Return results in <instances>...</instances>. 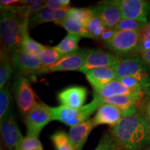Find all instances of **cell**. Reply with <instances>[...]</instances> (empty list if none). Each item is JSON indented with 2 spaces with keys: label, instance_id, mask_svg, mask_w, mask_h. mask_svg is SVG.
Returning <instances> with one entry per match:
<instances>
[{
  "label": "cell",
  "instance_id": "10",
  "mask_svg": "<svg viewBox=\"0 0 150 150\" xmlns=\"http://www.w3.org/2000/svg\"><path fill=\"white\" fill-rule=\"evenodd\" d=\"M1 134L7 149L20 150L24 138L13 111L1 121Z\"/></svg>",
  "mask_w": 150,
  "mask_h": 150
},
{
  "label": "cell",
  "instance_id": "12",
  "mask_svg": "<svg viewBox=\"0 0 150 150\" xmlns=\"http://www.w3.org/2000/svg\"><path fill=\"white\" fill-rule=\"evenodd\" d=\"M120 61L119 58L109 52L100 49H90L87 50L84 64L79 72L86 74L89 71L101 67H112Z\"/></svg>",
  "mask_w": 150,
  "mask_h": 150
},
{
  "label": "cell",
  "instance_id": "46",
  "mask_svg": "<svg viewBox=\"0 0 150 150\" xmlns=\"http://www.w3.org/2000/svg\"><path fill=\"white\" fill-rule=\"evenodd\" d=\"M73 150H75V149H73Z\"/></svg>",
  "mask_w": 150,
  "mask_h": 150
},
{
  "label": "cell",
  "instance_id": "4",
  "mask_svg": "<svg viewBox=\"0 0 150 150\" xmlns=\"http://www.w3.org/2000/svg\"><path fill=\"white\" fill-rule=\"evenodd\" d=\"M52 120V107L43 102H37L25 115L27 136L38 138L43 128Z\"/></svg>",
  "mask_w": 150,
  "mask_h": 150
},
{
  "label": "cell",
  "instance_id": "37",
  "mask_svg": "<svg viewBox=\"0 0 150 150\" xmlns=\"http://www.w3.org/2000/svg\"><path fill=\"white\" fill-rule=\"evenodd\" d=\"M20 0H1V6H13L14 4H20Z\"/></svg>",
  "mask_w": 150,
  "mask_h": 150
},
{
  "label": "cell",
  "instance_id": "16",
  "mask_svg": "<svg viewBox=\"0 0 150 150\" xmlns=\"http://www.w3.org/2000/svg\"><path fill=\"white\" fill-rule=\"evenodd\" d=\"M94 127L95 125L93 119H89L83 122L70 127L69 138L74 149H82Z\"/></svg>",
  "mask_w": 150,
  "mask_h": 150
},
{
  "label": "cell",
  "instance_id": "30",
  "mask_svg": "<svg viewBox=\"0 0 150 150\" xmlns=\"http://www.w3.org/2000/svg\"><path fill=\"white\" fill-rule=\"evenodd\" d=\"M95 150H116V143L111 133L104 134Z\"/></svg>",
  "mask_w": 150,
  "mask_h": 150
},
{
  "label": "cell",
  "instance_id": "20",
  "mask_svg": "<svg viewBox=\"0 0 150 150\" xmlns=\"http://www.w3.org/2000/svg\"><path fill=\"white\" fill-rule=\"evenodd\" d=\"M142 91H138L131 95H119L106 99L102 98V102L103 104H112L121 110H124L136 104V103L142 98Z\"/></svg>",
  "mask_w": 150,
  "mask_h": 150
},
{
  "label": "cell",
  "instance_id": "9",
  "mask_svg": "<svg viewBox=\"0 0 150 150\" xmlns=\"http://www.w3.org/2000/svg\"><path fill=\"white\" fill-rule=\"evenodd\" d=\"M14 91L19 109L26 115L37 103L29 80L24 76L17 78L14 84Z\"/></svg>",
  "mask_w": 150,
  "mask_h": 150
},
{
  "label": "cell",
  "instance_id": "15",
  "mask_svg": "<svg viewBox=\"0 0 150 150\" xmlns=\"http://www.w3.org/2000/svg\"><path fill=\"white\" fill-rule=\"evenodd\" d=\"M122 118V110L117 106L110 104H103L99 106L93 119L95 127L102 125L115 126Z\"/></svg>",
  "mask_w": 150,
  "mask_h": 150
},
{
  "label": "cell",
  "instance_id": "29",
  "mask_svg": "<svg viewBox=\"0 0 150 150\" xmlns=\"http://www.w3.org/2000/svg\"><path fill=\"white\" fill-rule=\"evenodd\" d=\"M147 23L136 21L134 20L122 19L121 21L114 28L116 31H131L140 32L142 29L146 27Z\"/></svg>",
  "mask_w": 150,
  "mask_h": 150
},
{
  "label": "cell",
  "instance_id": "43",
  "mask_svg": "<svg viewBox=\"0 0 150 150\" xmlns=\"http://www.w3.org/2000/svg\"><path fill=\"white\" fill-rule=\"evenodd\" d=\"M145 150H150V147H148V148H147V149H146Z\"/></svg>",
  "mask_w": 150,
  "mask_h": 150
},
{
  "label": "cell",
  "instance_id": "24",
  "mask_svg": "<svg viewBox=\"0 0 150 150\" xmlns=\"http://www.w3.org/2000/svg\"><path fill=\"white\" fill-rule=\"evenodd\" d=\"M62 57L56 49L52 47L45 46L39 55L42 67H49L54 65Z\"/></svg>",
  "mask_w": 150,
  "mask_h": 150
},
{
  "label": "cell",
  "instance_id": "39",
  "mask_svg": "<svg viewBox=\"0 0 150 150\" xmlns=\"http://www.w3.org/2000/svg\"><path fill=\"white\" fill-rule=\"evenodd\" d=\"M142 59L144 61L150 65V50L142 54Z\"/></svg>",
  "mask_w": 150,
  "mask_h": 150
},
{
  "label": "cell",
  "instance_id": "23",
  "mask_svg": "<svg viewBox=\"0 0 150 150\" xmlns=\"http://www.w3.org/2000/svg\"><path fill=\"white\" fill-rule=\"evenodd\" d=\"M13 67L9 60V55L1 52L0 62V89L6 86L7 81L12 75Z\"/></svg>",
  "mask_w": 150,
  "mask_h": 150
},
{
  "label": "cell",
  "instance_id": "26",
  "mask_svg": "<svg viewBox=\"0 0 150 150\" xmlns=\"http://www.w3.org/2000/svg\"><path fill=\"white\" fill-rule=\"evenodd\" d=\"M94 16H95V13L92 8H70L68 11L67 18L77 20L84 24L86 27L88 22Z\"/></svg>",
  "mask_w": 150,
  "mask_h": 150
},
{
  "label": "cell",
  "instance_id": "3",
  "mask_svg": "<svg viewBox=\"0 0 150 150\" xmlns=\"http://www.w3.org/2000/svg\"><path fill=\"white\" fill-rule=\"evenodd\" d=\"M93 100L91 102L78 109L62 105L52 107L54 120L59 121L67 126L72 127L89 120L92 114L96 110H98L99 106L103 104L102 97L95 93H93Z\"/></svg>",
  "mask_w": 150,
  "mask_h": 150
},
{
  "label": "cell",
  "instance_id": "7",
  "mask_svg": "<svg viewBox=\"0 0 150 150\" xmlns=\"http://www.w3.org/2000/svg\"><path fill=\"white\" fill-rule=\"evenodd\" d=\"M108 3L120 9L122 19L134 20L147 23L150 3L143 0H112Z\"/></svg>",
  "mask_w": 150,
  "mask_h": 150
},
{
  "label": "cell",
  "instance_id": "13",
  "mask_svg": "<svg viewBox=\"0 0 150 150\" xmlns=\"http://www.w3.org/2000/svg\"><path fill=\"white\" fill-rule=\"evenodd\" d=\"M87 93V89L83 86H70L60 92L58 99L62 106L78 109L83 106Z\"/></svg>",
  "mask_w": 150,
  "mask_h": 150
},
{
  "label": "cell",
  "instance_id": "14",
  "mask_svg": "<svg viewBox=\"0 0 150 150\" xmlns=\"http://www.w3.org/2000/svg\"><path fill=\"white\" fill-rule=\"evenodd\" d=\"M92 9L95 16L100 19L103 25L106 28L114 29L122 19L120 9L107 1H101L98 6Z\"/></svg>",
  "mask_w": 150,
  "mask_h": 150
},
{
  "label": "cell",
  "instance_id": "2",
  "mask_svg": "<svg viewBox=\"0 0 150 150\" xmlns=\"http://www.w3.org/2000/svg\"><path fill=\"white\" fill-rule=\"evenodd\" d=\"M29 19L5 11H1L0 32L2 43L1 52L12 55L21 47L25 33L29 31Z\"/></svg>",
  "mask_w": 150,
  "mask_h": 150
},
{
  "label": "cell",
  "instance_id": "32",
  "mask_svg": "<svg viewBox=\"0 0 150 150\" xmlns=\"http://www.w3.org/2000/svg\"><path fill=\"white\" fill-rule=\"evenodd\" d=\"M41 147H42V146L38 138L27 136L24 138L20 150H33Z\"/></svg>",
  "mask_w": 150,
  "mask_h": 150
},
{
  "label": "cell",
  "instance_id": "31",
  "mask_svg": "<svg viewBox=\"0 0 150 150\" xmlns=\"http://www.w3.org/2000/svg\"><path fill=\"white\" fill-rule=\"evenodd\" d=\"M117 80L120 81L125 87L132 91H142V90L147 88L134 76H127Z\"/></svg>",
  "mask_w": 150,
  "mask_h": 150
},
{
  "label": "cell",
  "instance_id": "1",
  "mask_svg": "<svg viewBox=\"0 0 150 150\" xmlns=\"http://www.w3.org/2000/svg\"><path fill=\"white\" fill-rule=\"evenodd\" d=\"M116 147L121 150H142L150 146V129L140 113L122 117L111 127Z\"/></svg>",
  "mask_w": 150,
  "mask_h": 150
},
{
  "label": "cell",
  "instance_id": "34",
  "mask_svg": "<svg viewBox=\"0 0 150 150\" xmlns=\"http://www.w3.org/2000/svg\"><path fill=\"white\" fill-rule=\"evenodd\" d=\"M102 26H103V24L102 21H101V20L98 18V17L95 15V16L90 20V21L88 22V24H86V29H87L88 32L90 33V35H91V38L92 33L95 32L97 29H99V28L102 27Z\"/></svg>",
  "mask_w": 150,
  "mask_h": 150
},
{
  "label": "cell",
  "instance_id": "11",
  "mask_svg": "<svg viewBox=\"0 0 150 150\" xmlns=\"http://www.w3.org/2000/svg\"><path fill=\"white\" fill-rule=\"evenodd\" d=\"M13 68L21 74H35L42 68L38 56L33 55L19 48L11 55Z\"/></svg>",
  "mask_w": 150,
  "mask_h": 150
},
{
  "label": "cell",
  "instance_id": "33",
  "mask_svg": "<svg viewBox=\"0 0 150 150\" xmlns=\"http://www.w3.org/2000/svg\"><path fill=\"white\" fill-rule=\"evenodd\" d=\"M70 1L69 0H47L45 1V8H50L54 10H65L70 8Z\"/></svg>",
  "mask_w": 150,
  "mask_h": 150
},
{
  "label": "cell",
  "instance_id": "17",
  "mask_svg": "<svg viewBox=\"0 0 150 150\" xmlns=\"http://www.w3.org/2000/svg\"><path fill=\"white\" fill-rule=\"evenodd\" d=\"M86 77L93 89L98 88L116 79V74L112 67L94 69L86 74Z\"/></svg>",
  "mask_w": 150,
  "mask_h": 150
},
{
  "label": "cell",
  "instance_id": "41",
  "mask_svg": "<svg viewBox=\"0 0 150 150\" xmlns=\"http://www.w3.org/2000/svg\"><path fill=\"white\" fill-rule=\"evenodd\" d=\"M147 121L148 125H149V129H150V115H149V118H148V120Z\"/></svg>",
  "mask_w": 150,
  "mask_h": 150
},
{
  "label": "cell",
  "instance_id": "42",
  "mask_svg": "<svg viewBox=\"0 0 150 150\" xmlns=\"http://www.w3.org/2000/svg\"><path fill=\"white\" fill-rule=\"evenodd\" d=\"M33 150H43V149H42V147H41V148H38V149H33Z\"/></svg>",
  "mask_w": 150,
  "mask_h": 150
},
{
  "label": "cell",
  "instance_id": "22",
  "mask_svg": "<svg viewBox=\"0 0 150 150\" xmlns=\"http://www.w3.org/2000/svg\"><path fill=\"white\" fill-rule=\"evenodd\" d=\"M82 37L79 35L67 33L66 36L61 41L59 45L54 47L62 56L76 52L79 49V42Z\"/></svg>",
  "mask_w": 150,
  "mask_h": 150
},
{
  "label": "cell",
  "instance_id": "5",
  "mask_svg": "<svg viewBox=\"0 0 150 150\" xmlns=\"http://www.w3.org/2000/svg\"><path fill=\"white\" fill-rule=\"evenodd\" d=\"M112 67L115 72L116 79L127 76H134L147 88L149 86L147 67L145 61L140 57L137 56L120 60Z\"/></svg>",
  "mask_w": 150,
  "mask_h": 150
},
{
  "label": "cell",
  "instance_id": "25",
  "mask_svg": "<svg viewBox=\"0 0 150 150\" xmlns=\"http://www.w3.org/2000/svg\"><path fill=\"white\" fill-rule=\"evenodd\" d=\"M13 111L12 100L7 86L0 91V122L4 120Z\"/></svg>",
  "mask_w": 150,
  "mask_h": 150
},
{
  "label": "cell",
  "instance_id": "35",
  "mask_svg": "<svg viewBox=\"0 0 150 150\" xmlns=\"http://www.w3.org/2000/svg\"><path fill=\"white\" fill-rule=\"evenodd\" d=\"M138 49L142 53L150 50V34L146 32L143 33L142 36L140 38Z\"/></svg>",
  "mask_w": 150,
  "mask_h": 150
},
{
  "label": "cell",
  "instance_id": "19",
  "mask_svg": "<svg viewBox=\"0 0 150 150\" xmlns=\"http://www.w3.org/2000/svg\"><path fill=\"white\" fill-rule=\"evenodd\" d=\"M135 92L138 91H132L128 89L117 79L112 81L102 87L94 89V93L103 99L110 98L119 95H131Z\"/></svg>",
  "mask_w": 150,
  "mask_h": 150
},
{
  "label": "cell",
  "instance_id": "6",
  "mask_svg": "<svg viewBox=\"0 0 150 150\" xmlns=\"http://www.w3.org/2000/svg\"><path fill=\"white\" fill-rule=\"evenodd\" d=\"M140 32L131 31H117L109 41L105 43L108 50L119 56H125L138 48Z\"/></svg>",
  "mask_w": 150,
  "mask_h": 150
},
{
  "label": "cell",
  "instance_id": "40",
  "mask_svg": "<svg viewBox=\"0 0 150 150\" xmlns=\"http://www.w3.org/2000/svg\"><path fill=\"white\" fill-rule=\"evenodd\" d=\"M145 32L147 33L148 34H150V24H148V25L146 26V29Z\"/></svg>",
  "mask_w": 150,
  "mask_h": 150
},
{
  "label": "cell",
  "instance_id": "45",
  "mask_svg": "<svg viewBox=\"0 0 150 150\" xmlns=\"http://www.w3.org/2000/svg\"><path fill=\"white\" fill-rule=\"evenodd\" d=\"M149 113H150V108H149ZM149 115H150V114H149Z\"/></svg>",
  "mask_w": 150,
  "mask_h": 150
},
{
  "label": "cell",
  "instance_id": "18",
  "mask_svg": "<svg viewBox=\"0 0 150 150\" xmlns=\"http://www.w3.org/2000/svg\"><path fill=\"white\" fill-rule=\"evenodd\" d=\"M70 8L65 10H54L50 8H45L30 18L29 24L35 26L50 22L56 23L67 18Z\"/></svg>",
  "mask_w": 150,
  "mask_h": 150
},
{
  "label": "cell",
  "instance_id": "38",
  "mask_svg": "<svg viewBox=\"0 0 150 150\" xmlns=\"http://www.w3.org/2000/svg\"><path fill=\"white\" fill-rule=\"evenodd\" d=\"M40 1L39 0H23V1H20V4L25 5V6H29V5H33L35 4L40 2Z\"/></svg>",
  "mask_w": 150,
  "mask_h": 150
},
{
  "label": "cell",
  "instance_id": "21",
  "mask_svg": "<svg viewBox=\"0 0 150 150\" xmlns=\"http://www.w3.org/2000/svg\"><path fill=\"white\" fill-rule=\"evenodd\" d=\"M55 24L61 26L62 27L66 30L68 33H70V34L91 38V35L88 32L85 25L82 24L81 22L74 20V19L66 18L61 20V21L56 22Z\"/></svg>",
  "mask_w": 150,
  "mask_h": 150
},
{
  "label": "cell",
  "instance_id": "44",
  "mask_svg": "<svg viewBox=\"0 0 150 150\" xmlns=\"http://www.w3.org/2000/svg\"><path fill=\"white\" fill-rule=\"evenodd\" d=\"M116 150H121V149H117V148L116 147Z\"/></svg>",
  "mask_w": 150,
  "mask_h": 150
},
{
  "label": "cell",
  "instance_id": "27",
  "mask_svg": "<svg viewBox=\"0 0 150 150\" xmlns=\"http://www.w3.org/2000/svg\"><path fill=\"white\" fill-rule=\"evenodd\" d=\"M51 139L56 150H73L69 135L63 131H57L52 135Z\"/></svg>",
  "mask_w": 150,
  "mask_h": 150
},
{
  "label": "cell",
  "instance_id": "47",
  "mask_svg": "<svg viewBox=\"0 0 150 150\" xmlns=\"http://www.w3.org/2000/svg\"><path fill=\"white\" fill-rule=\"evenodd\" d=\"M7 150H8V149H7Z\"/></svg>",
  "mask_w": 150,
  "mask_h": 150
},
{
  "label": "cell",
  "instance_id": "8",
  "mask_svg": "<svg viewBox=\"0 0 150 150\" xmlns=\"http://www.w3.org/2000/svg\"><path fill=\"white\" fill-rule=\"evenodd\" d=\"M86 56L87 50L79 49L76 52L63 56L54 65L49 67H42L36 74H42L55 72L79 71L83 65Z\"/></svg>",
  "mask_w": 150,
  "mask_h": 150
},
{
  "label": "cell",
  "instance_id": "36",
  "mask_svg": "<svg viewBox=\"0 0 150 150\" xmlns=\"http://www.w3.org/2000/svg\"><path fill=\"white\" fill-rule=\"evenodd\" d=\"M116 30L115 29H110V28H106L104 31V32L102 33V35L100 37V40L102 42H104V44L106 42H107L108 41H109L110 39L113 37V35L115 34Z\"/></svg>",
  "mask_w": 150,
  "mask_h": 150
},
{
  "label": "cell",
  "instance_id": "28",
  "mask_svg": "<svg viewBox=\"0 0 150 150\" xmlns=\"http://www.w3.org/2000/svg\"><path fill=\"white\" fill-rule=\"evenodd\" d=\"M45 47V46L33 40L29 35V31H27L24 35L20 48L28 53L39 56Z\"/></svg>",
  "mask_w": 150,
  "mask_h": 150
}]
</instances>
